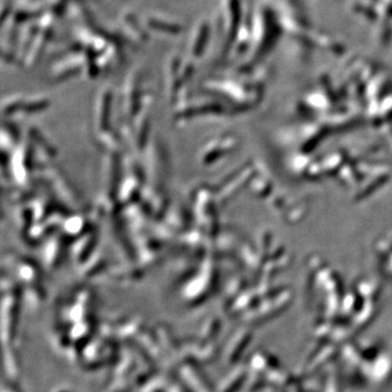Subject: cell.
Segmentation results:
<instances>
[{
	"mask_svg": "<svg viewBox=\"0 0 392 392\" xmlns=\"http://www.w3.org/2000/svg\"><path fill=\"white\" fill-rule=\"evenodd\" d=\"M206 34L205 32V25H199L196 27V30L194 31V36L191 39V51L195 55H200L201 49L204 45V35Z\"/></svg>",
	"mask_w": 392,
	"mask_h": 392,
	"instance_id": "6da1fadb",
	"label": "cell"
},
{
	"mask_svg": "<svg viewBox=\"0 0 392 392\" xmlns=\"http://www.w3.org/2000/svg\"><path fill=\"white\" fill-rule=\"evenodd\" d=\"M150 24L153 25L152 27L156 30H162L166 32H171V33H177L180 31V25L177 23H172V22H168V21H162L159 19H150Z\"/></svg>",
	"mask_w": 392,
	"mask_h": 392,
	"instance_id": "7a4b0ae2",
	"label": "cell"
}]
</instances>
